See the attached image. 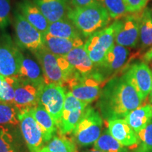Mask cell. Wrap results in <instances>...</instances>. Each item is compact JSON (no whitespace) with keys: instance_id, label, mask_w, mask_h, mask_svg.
I'll return each instance as SVG.
<instances>
[{"instance_id":"cell-1","label":"cell","mask_w":152,"mask_h":152,"mask_svg":"<svg viewBox=\"0 0 152 152\" xmlns=\"http://www.w3.org/2000/svg\"><path fill=\"white\" fill-rule=\"evenodd\" d=\"M137 91L124 75L110 80L102 88L97 106L103 118L109 121L125 118L141 105Z\"/></svg>"},{"instance_id":"cell-2","label":"cell","mask_w":152,"mask_h":152,"mask_svg":"<svg viewBox=\"0 0 152 152\" xmlns=\"http://www.w3.org/2000/svg\"><path fill=\"white\" fill-rule=\"evenodd\" d=\"M67 18L82 36L88 38L109 23L111 18L105 7L100 2L82 7H72L68 11Z\"/></svg>"},{"instance_id":"cell-3","label":"cell","mask_w":152,"mask_h":152,"mask_svg":"<svg viewBox=\"0 0 152 152\" xmlns=\"http://www.w3.org/2000/svg\"><path fill=\"white\" fill-rule=\"evenodd\" d=\"M117 28L118 20L92 34L85 42V50L96 67L102 65L107 53L115 45Z\"/></svg>"},{"instance_id":"cell-4","label":"cell","mask_w":152,"mask_h":152,"mask_svg":"<svg viewBox=\"0 0 152 152\" xmlns=\"http://www.w3.org/2000/svg\"><path fill=\"white\" fill-rule=\"evenodd\" d=\"M103 120L99 111L87 106L75 128L73 135L76 143L81 147L94 144L102 134Z\"/></svg>"},{"instance_id":"cell-5","label":"cell","mask_w":152,"mask_h":152,"mask_svg":"<svg viewBox=\"0 0 152 152\" xmlns=\"http://www.w3.org/2000/svg\"><path fill=\"white\" fill-rule=\"evenodd\" d=\"M15 42L20 49L35 52L45 46V35L32 26L18 9L14 11Z\"/></svg>"},{"instance_id":"cell-6","label":"cell","mask_w":152,"mask_h":152,"mask_svg":"<svg viewBox=\"0 0 152 152\" xmlns=\"http://www.w3.org/2000/svg\"><path fill=\"white\" fill-rule=\"evenodd\" d=\"M105 79L95 71L90 75L82 76L75 74L67 85L70 92L82 102L90 104L99 97L102 85Z\"/></svg>"},{"instance_id":"cell-7","label":"cell","mask_w":152,"mask_h":152,"mask_svg":"<svg viewBox=\"0 0 152 152\" xmlns=\"http://www.w3.org/2000/svg\"><path fill=\"white\" fill-rule=\"evenodd\" d=\"M22 52L11 37L0 36V75L4 77L17 76Z\"/></svg>"},{"instance_id":"cell-8","label":"cell","mask_w":152,"mask_h":152,"mask_svg":"<svg viewBox=\"0 0 152 152\" xmlns=\"http://www.w3.org/2000/svg\"><path fill=\"white\" fill-rule=\"evenodd\" d=\"M66 92L64 86L60 85H45L39 93V104L42 105L52 115L56 123L57 128L61 118Z\"/></svg>"},{"instance_id":"cell-9","label":"cell","mask_w":152,"mask_h":152,"mask_svg":"<svg viewBox=\"0 0 152 152\" xmlns=\"http://www.w3.org/2000/svg\"><path fill=\"white\" fill-rule=\"evenodd\" d=\"M20 132L29 152H39L47 143L42 129L29 111H21L19 115Z\"/></svg>"},{"instance_id":"cell-10","label":"cell","mask_w":152,"mask_h":152,"mask_svg":"<svg viewBox=\"0 0 152 152\" xmlns=\"http://www.w3.org/2000/svg\"><path fill=\"white\" fill-rule=\"evenodd\" d=\"M88 105L89 104L75 97L71 92H66L64 110L58 126L62 135L73 132Z\"/></svg>"},{"instance_id":"cell-11","label":"cell","mask_w":152,"mask_h":152,"mask_svg":"<svg viewBox=\"0 0 152 152\" xmlns=\"http://www.w3.org/2000/svg\"><path fill=\"white\" fill-rule=\"evenodd\" d=\"M42 71L45 85L54 84L64 86L66 79L57 59V56L44 46L33 53Z\"/></svg>"},{"instance_id":"cell-12","label":"cell","mask_w":152,"mask_h":152,"mask_svg":"<svg viewBox=\"0 0 152 152\" xmlns=\"http://www.w3.org/2000/svg\"><path fill=\"white\" fill-rule=\"evenodd\" d=\"M141 11L130 13L118 20L115 43L125 47H134L140 39V18Z\"/></svg>"},{"instance_id":"cell-13","label":"cell","mask_w":152,"mask_h":152,"mask_svg":"<svg viewBox=\"0 0 152 152\" xmlns=\"http://www.w3.org/2000/svg\"><path fill=\"white\" fill-rule=\"evenodd\" d=\"M123 75L134 87L142 101L149 96L152 84V71L146 63L133 64Z\"/></svg>"},{"instance_id":"cell-14","label":"cell","mask_w":152,"mask_h":152,"mask_svg":"<svg viewBox=\"0 0 152 152\" xmlns=\"http://www.w3.org/2000/svg\"><path fill=\"white\" fill-rule=\"evenodd\" d=\"M42 87L17 77L14 104L20 112L30 111L39 104V93Z\"/></svg>"},{"instance_id":"cell-15","label":"cell","mask_w":152,"mask_h":152,"mask_svg":"<svg viewBox=\"0 0 152 152\" xmlns=\"http://www.w3.org/2000/svg\"><path fill=\"white\" fill-rule=\"evenodd\" d=\"M130 56L128 47L115 44L107 53L102 65L96 67V71L106 80L108 76L116 73L123 67Z\"/></svg>"},{"instance_id":"cell-16","label":"cell","mask_w":152,"mask_h":152,"mask_svg":"<svg viewBox=\"0 0 152 152\" xmlns=\"http://www.w3.org/2000/svg\"><path fill=\"white\" fill-rule=\"evenodd\" d=\"M108 130L111 136L125 147L135 149L138 144L137 133L125 119H115L107 121Z\"/></svg>"},{"instance_id":"cell-17","label":"cell","mask_w":152,"mask_h":152,"mask_svg":"<svg viewBox=\"0 0 152 152\" xmlns=\"http://www.w3.org/2000/svg\"><path fill=\"white\" fill-rule=\"evenodd\" d=\"M17 9L23 16L43 35H47L50 23L33 1L30 0H22L17 4Z\"/></svg>"},{"instance_id":"cell-18","label":"cell","mask_w":152,"mask_h":152,"mask_svg":"<svg viewBox=\"0 0 152 152\" xmlns=\"http://www.w3.org/2000/svg\"><path fill=\"white\" fill-rule=\"evenodd\" d=\"M32 1L49 23L67 18L68 11L71 8L68 0H33Z\"/></svg>"},{"instance_id":"cell-19","label":"cell","mask_w":152,"mask_h":152,"mask_svg":"<svg viewBox=\"0 0 152 152\" xmlns=\"http://www.w3.org/2000/svg\"><path fill=\"white\" fill-rule=\"evenodd\" d=\"M17 77L39 87H43L45 85L43 73L39 63L23 52Z\"/></svg>"},{"instance_id":"cell-20","label":"cell","mask_w":152,"mask_h":152,"mask_svg":"<svg viewBox=\"0 0 152 152\" xmlns=\"http://www.w3.org/2000/svg\"><path fill=\"white\" fill-rule=\"evenodd\" d=\"M65 58L71 64L75 74L85 76L96 71V66L89 57L84 45L73 49L66 55Z\"/></svg>"},{"instance_id":"cell-21","label":"cell","mask_w":152,"mask_h":152,"mask_svg":"<svg viewBox=\"0 0 152 152\" xmlns=\"http://www.w3.org/2000/svg\"><path fill=\"white\" fill-rule=\"evenodd\" d=\"M84 45L82 38L66 39L54 37L49 34L45 36V47L56 56H65L73 49Z\"/></svg>"},{"instance_id":"cell-22","label":"cell","mask_w":152,"mask_h":152,"mask_svg":"<svg viewBox=\"0 0 152 152\" xmlns=\"http://www.w3.org/2000/svg\"><path fill=\"white\" fill-rule=\"evenodd\" d=\"M29 111L42 129L45 133V141L47 143L49 142L55 136L58 130L54 118L40 104H38L36 107L30 110Z\"/></svg>"},{"instance_id":"cell-23","label":"cell","mask_w":152,"mask_h":152,"mask_svg":"<svg viewBox=\"0 0 152 152\" xmlns=\"http://www.w3.org/2000/svg\"><path fill=\"white\" fill-rule=\"evenodd\" d=\"M22 137L14 130L0 125V152H27Z\"/></svg>"},{"instance_id":"cell-24","label":"cell","mask_w":152,"mask_h":152,"mask_svg":"<svg viewBox=\"0 0 152 152\" xmlns=\"http://www.w3.org/2000/svg\"><path fill=\"white\" fill-rule=\"evenodd\" d=\"M125 120L132 130L137 133L152 120V104L139 106L131 111Z\"/></svg>"},{"instance_id":"cell-25","label":"cell","mask_w":152,"mask_h":152,"mask_svg":"<svg viewBox=\"0 0 152 152\" xmlns=\"http://www.w3.org/2000/svg\"><path fill=\"white\" fill-rule=\"evenodd\" d=\"M47 34L66 39L82 38V35L68 18L50 23Z\"/></svg>"},{"instance_id":"cell-26","label":"cell","mask_w":152,"mask_h":152,"mask_svg":"<svg viewBox=\"0 0 152 152\" xmlns=\"http://www.w3.org/2000/svg\"><path fill=\"white\" fill-rule=\"evenodd\" d=\"M140 40L143 48H147L152 45V9L145 8L141 11Z\"/></svg>"},{"instance_id":"cell-27","label":"cell","mask_w":152,"mask_h":152,"mask_svg":"<svg viewBox=\"0 0 152 152\" xmlns=\"http://www.w3.org/2000/svg\"><path fill=\"white\" fill-rule=\"evenodd\" d=\"M94 148L102 152H128V147L123 146L113 137L108 129L102 133L94 144Z\"/></svg>"},{"instance_id":"cell-28","label":"cell","mask_w":152,"mask_h":152,"mask_svg":"<svg viewBox=\"0 0 152 152\" xmlns=\"http://www.w3.org/2000/svg\"><path fill=\"white\" fill-rule=\"evenodd\" d=\"M39 152H77V149L72 140L61 134L55 135Z\"/></svg>"},{"instance_id":"cell-29","label":"cell","mask_w":152,"mask_h":152,"mask_svg":"<svg viewBox=\"0 0 152 152\" xmlns=\"http://www.w3.org/2000/svg\"><path fill=\"white\" fill-rule=\"evenodd\" d=\"M20 113L14 104L0 101V125L15 127L19 125Z\"/></svg>"},{"instance_id":"cell-30","label":"cell","mask_w":152,"mask_h":152,"mask_svg":"<svg viewBox=\"0 0 152 152\" xmlns=\"http://www.w3.org/2000/svg\"><path fill=\"white\" fill-rule=\"evenodd\" d=\"M113 20H121L130 14L123 0H99Z\"/></svg>"},{"instance_id":"cell-31","label":"cell","mask_w":152,"mask_h":152,"mask_svg":"<svg viewBox=\"0 0 152 152\" xmlns=\"http://www.w3.org/2000/svg\"><path fill=\"white\" fill-rule=\"evenodd\" d=\"M137 135L138 144L135 152H152V120Z\"/></svg>"},{"instance_id":"cell-32","label":"cell","mask_w":152,"mask_h":152,"mask_svg":"<svg viewBox=\"0 0 152 152\" xmlns=\"http://www.w3.org/2000/svg\"><path fill=\"white\" fill-rule=\"evenodd\" d=\"M17 76L4 77L0 87V101L14 104Z\"/></svg>"},{"instance_id":"cell-33","label":"cell","mask_w":152,"mask_h":152,"mask_svg":"<svg viewBox=\"0 0 152 152\" xmlns=\"http://www.w3.org/2000/svg\"><path fill=\"white\" fill-rule=\"evenodd\" d=\"M10 0H0V30H4L11 22Z\"/></svg>"},{"instance_id":"cell-34","label":"cell","mask_w":152,"mask_h":152,"mask_svg":"<svg viewBox=\"0 0 152 152\" xmlns=\"http://www.w3.org/2000/svg\"><path fill=\"white\" fill-rule=\"evenodd\" d=\"M129 13L141 11L146 8L149 0H123Z\"/></svg>"},{"instance_id":"cell-35","label":"cell","mask_w":152,"mask_h":152,"mask_svg":"<svg viewBox=\"0 0 152 152\" xmlns=\"http://www.w3.org/2000/svg\"><path fill=\"white\" fill-rule=\"evenodd\" d=\"M73 7H85L92 4L96 2H99V0H70Z\"/></svg>"},{"instance_id":"cell-36","label":"cell","mask_w":152,"mask_h":152,"mask_svg":"<svg viewBox=\"0 0 152 152\" xmlns=\"http://www.w3.org/2000/svg\"><path fill=\"white\" fill-rule=\"evenodd\" d=\"M144 63H146L148 66H151L152 67V56L149 57V58H144Z\"/></svg>"},{"instance_id":"cell-37","label":"cell","mask_w":152,"mask_h":152,"mask_svg":"<svg viewBox=\"0 0 152 152\" xmlns=\"http://www.w3.org/2000/svg\"><path fill=\"white\" fill-rule=\"evenodd\" d=\"M151 56H152V47H151V49H150L149 51H148V52L146 53L145 54H144V58H149V57H151Z\"/></svg>"},{"instance_id":"cell-38","label":"cell","mask_w":152,"mask_h":152,"mask_svg":"<svg viewBox=\"0 0 152 152\" xmlns=\"http://www.w3.org/2000/svg\"><path fill=\"white\" fill-rule=\"evenodd\" d=\"M149 99L150 103L152 104V84L151 87V91H150V93L149 94Z\"/></svg>"},{"instance_id":"cell-39","label":"cell","mask_w":152,"mask_h":152,"mask_svg":"<svg viewBox=\"0 0 152 152\" xmlns=\"http://www.w3.org/2000/svg\"><path fill=\"white\" fill-rule=\"evenodd\" d=\"M4 79V76H2V75H0V87H1V85H2Z\"/></svg>"},{"instance_id":"cell-40","label":"cell","mask_w":152,"mask_h":152,"mask_svg":"<svg viewBox=\"0 0 152 152\" xmlns=\"http://www.w3.org/2000/svg\"><path fill=\"white\" fill-rule=\"evenodd\" d=\"M85 152H102V151H99V150H97V149H95L94 148V149L88 150V151H85Z\"/></svg>"}]
</instances>
